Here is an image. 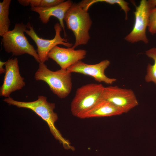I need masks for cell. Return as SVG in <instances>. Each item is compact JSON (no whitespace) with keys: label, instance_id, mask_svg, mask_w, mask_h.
Returning a JSON list of instances; mask_svg holds the SVG:
<instances>
[{"label":"cell","instance_id":"4","mask_svg":"<svg viewBox=\"0 0 156 156\" xmlns=\"http://www.w3.org/2000/svg\"><path fill=\"white\" fill-rule=\"evenodd\" d=\"M27 26L23 23L15 24L14 29L9 31L2 36L1 42L5 51L17 56L27 54L32 56L39 63L40 62L37 51L31 44L24 32Z\"/></svg>","mask_w":156,"mask_h":156},{"label":"cell","instance_id":"20","mask_svg":"<svg viewBox=\"0 0 156 156\" xmlns=\"http://www.w3.org/2000/svg\"><path fill=\"white\" fill-rule=\"evenodd\" d=\"M5 62H3L2 61H0V74H2L5 73V69L3 67L4 65H5Z\"/></svg>","mask_w":156,"mask_h":156},{"label":"cell","instance_id":"16","mask_svg":"<svg viewBox=\"0 0 156 156\" xmlns=\"http://www.w3.org/2000/svg\"><path fill=\"white\" fill-rule=\"evenodd\" d=\"M105 2L110 4H117L120 7L121 9L123 10L125 14V19H128V13L130 9L129 6V3L123 0H83L81 4L83 9L87 11L92 4L98 2Z\"/></svg>","mask_w":156,"mask_h":156},{"label":"cell","instance_id":"7","mask_svg":"<svg viewBox=\"0 0 156 156\" xmlns=\"http://www.w3.org/2000/svg\"><path fill=\"white\" fill-rule=\"evenodd\" d=\"M27 28L25 32L34 41L37 46V52L40 62L44 63L48 60V55L50 51L55 46L58 44H62L67 47H71L73 44L67 42V40L62 38L60 36V32L62 29L60 23H57L54 26L55 35L51 40L45 39L39 37L35 32L33 26L29 22L27 25Z\"/></svg>","mask_w":156,"mask_h":156},{"label":"cell","instance_id":"2","mask_svg":"<svg viewBox=\"0 0 156 156\" xmlns=\"http://www.w3.org/2000/svg\"><path fill=\"white\" fill-rule=\"evenodd\" d=\"M64 21L67 28L73 32L75 38L72 47L87 44L90 39L89 31L92 21L88 11L85 10L79 3H73L66 13Z\"/></svg>","mask_w":156,"mask_h":156},{"label":"cell","instance_id":"9","mask_svg":"<svg viewBox=\"0 0 156 156\" xmlns=\"http://www.w3.org/2000/svg\"><path fill=\"white\" fill-rule=\"evenodd\" d=\"M5 66V71L3 83L0 87V95L8 98L12 92L22 89L25 83L20 75L17 58L9 59Z\"/></svg>","mask_w":156,"mask_h":156},{"label":"cell","instance_id":"12","mask_svg":"<svg viewBox=\"0 0 156 156\" xmlns=\"http://www.w3.org/2000/svg\"><path fill=\"white\" fill-rule=\"evenodd\" d=\"M73 3L71 1L68 0L51 7L42 8L31 7V11L39 14L40 20L44 24H47L52 16L57 18L63 30L64 37H66L67 35L64 23V18L66 11Z\"/></svg>","mask_w":156,"mask_h":156},{"label":"cell","instance_id":"19","mask_svg":"<svg viewBox=\"0 0 156 156\" xmlns=\"http://www.w3.org/2000/svg\"><path fill=\"white\" fill-rule=\"evenodd\" d=\"M147 3L151 9L155 8L156 6V0H149L147 1Z\"/></svg>","mask_w":156,"mask_h":156},{"label":"cell","instance_id":"11","mask_svg":"<svg viewBox=\"0 0 156 156\" xmlns=\"http://www.w3.org/2000/svg\"><path fill=\"white\" fill-rule=\"evenodd\" d=\"M86 54L85 50H75L72 47L64 48L57 45L50 51L48 57L55 61L61 69L66 70L84 59Z\"/></svg>","mask_w":156,"mask_h":156},{"label":"cell","instance_id":"13","mask_svg":"<svg viewBox=\"0 0 156 156\" xmlns=\"http://www.w3.org/2000/svg\"><path fill=\"white\" fill-rule=\"evenodd\" d=\"M123 112L110 102L101 100L81 118L110 116L119 115Z\"/></svg>","mask_w":156,"mask_h":156},{"label":"cell","instance_id":"1","mask_svg":"<svg viewBox=\"0 0 156 156\" xmlns=\"http://www.w3.org/2000/svg\"><path fill=\"white\" fill-rule=\"evenodd\" d=\"M3 101L9 105H12L18 108H24L31 109L44 120L47 123L50 132L55 138L62 144L66 149L73 150L69 141L64 138L59 131L57 129L55 123L58 118L57 114L54 112L55 104L49 102L47 98L43 96H39L36 100L30 102L16 101L11 97L6 98Z\"/></svg>","mask_w":156,"mask_h":156},{"label":"cell","instance_id":"5","mask_svg":"<svg viewBox=\"0 0 156 156\" xmlns=\"http://www.w3.org/2000/svg\"><path fill=\"white\" fill-rule=\"evenodd\" d=\"M104 88L101 84L90 83L78 88L71 103L72 115L81 118L101 100Z\"/></svg>","mask_w":156,"mask_h":156},{"label":"cell","instance_id":"17","mask_svg":"<svg viewBox=\"0 0 156 156\" xmlns=\"http://www.w3.org/2000/svg\"><path fill=\"white\" fill-rule=\"evenodd\" d=\"M149 32L152 35L156 34V8L150 10L148 27Z\"/></svg>","mask_w":156,"mask_h":156},{"label":"cell","instance_id":"6","mask_svg":"<svg viewBox=\"0 0 156 156\" xmlns=\"http://www.w3.org/2000/svg\"><path fill=\"white\" fill-rule=\"evenodd\" d=\"M101 100L110 102L123 113H127L138 105L132 90L120 88L116 86L104 87Z\"/></svg>","mask_w":156,"mask_h":156},{"label":"cell","instance_id":"15","mask_svg":"<svg viewBox=\"0 0 156 156\" xmlns=\"http://www.w3.org/2000/svg\"><path fill=\"white\" fill-rule=\"evenodd\" d=\"M145 54L148 57L153 60L154 64H148L145 80L147 82H153L156 86V47H153L146 51Z\"/></svg>","mask_w":156,"mask_h":156},{"label":"cell","instance_id":"14","mask_svg":"<svg viewBox=\"0 0 156 156\" xmlns=\"http://www.w3.org/2000/svg\"><path fill=\"white\" fill-rule=\"evenodd\" d=\"M11 0L0 2V36L2 37L9 31L10 22L9 18Z\"/></svg>","mask_w":156,"mask_h":156},{"label":"cell","instance_id":"10","mask_svg":"<svg viewBox=\"0 0 156 156\" xmlns=\"http://www.w3.org/2000/svg\"><path fill=\"white\" fill-rule=\"evenodd\" d=\"M110 64V61L107 59L93 64H86L80 61L67 70L71 73H76L90 76L99 82L112 84L116 81V79L108 77L104 73Z\"/></svg>","mask_w":156,"mask_h":156},{"label":"cell","instance_id":"18","mask_svg":"<svg viewBox=\"0 0 156 156\" xmlns=\"http://www.w3.org/2000/svg\"><path fill=\"white\" fill-rule=\"evenodd\" d=\"M64 1L63 0H36V7H51L57 5Z\"/></svg>","mask_w":156,"mask_h":156},{"label":"cell","instance_id":"3","mask_svg":"<svg viewBox=\"0 0 156 156\" xmlns=\"http://www.w3.org/2000/svg\"><path fill=\"white\" fill-rule=\"evenodd\" d=\"M71 73L67 69L51 70L44 63L40 62L34 77L36 80L45 82L52 92L62 99L67 97L71 92Z\"/></svg>","mask_w":156,"mask_h":156},{"label":"cell","instance_id":"8","mask_svg":"<svg viewBox=\"0 0 156 156\" xmlns=\"http://www.w3.org/2000/svg\"><path fill=\"white\" fill-rule=\"evenodd\" d=\"M150 10L146 0H142L139 5L136 7L134 12V25L131 31L124 38L126 41L131 43L139 41L145 44L148 43L146 29L148 25Z\"/></svg>","mask_w":156,"mask_h":156}]
</instances>
